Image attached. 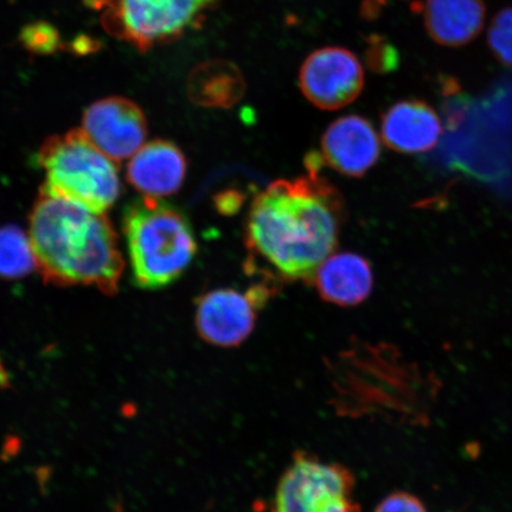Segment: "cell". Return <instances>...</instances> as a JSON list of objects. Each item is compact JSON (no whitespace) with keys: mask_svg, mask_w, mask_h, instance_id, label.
<instances>
[{"mask_svg":"<svg viewBox=\"0 0 512 512\" xmlns=\"http://www.w3.org/2000/svg\"><path fill=\"white\" fill-rule=\"evenodd\" d=\"M381 134L390 150L406 155L430 152L444 134L443 121L427 102L409 99L396 102L383 113Z\"/></svg>","mask_w":512,"mask_h":512,"instance_id":"cell-11","label":"cell"},{"mask_svg":"<svg viewBox=\"0 0 512 512\" xmlns=\"http://www.w3.org/2000/svg\"><path fill=\"white\" fill-rule=\"evenodd\" d=\"M355 488L348 467L299 451L280 477L267 512H361Z\"/></svg>","mask_w":512,"mask_h":512,"instance_id":"cell-6","label":"cell"},{"mask_svg":"<svg viewBox=\"0 0 512 512\" xmlns=\"http://www.w3.org/2000/svg\"><path fill=\"white\" fill-rule=\"evenodd\" d=\"M299 85L305 98L320 110H341L361 95L363 67L348 49H318L307 57L300 69Z\"/></svg>","mask_w":512,"mask_h":512,"instance_id":"cell-8","label":"cell"},{"mask_svg":"<svg viewBox=\"0 0 512 512\" xmlns=\"http://www.w3.org/2000/svg\"><path fill=\"white\" fill-rule=\"evenodd\" d=\"M187 171V158L177 145L155 140L132 157L127 166V179L144 196L159 198L181 189Z\"/></svg>","mask_w":512,"mask_h":512,"instance_id":"cell-12","label":"cell"},{"mask_svg":"<svg viewBox=\"0 0 512 512\" xmlns=\"http://www.w3.org/2000/svg\"><path fill=\"white\" fill-rule=\"evenodd\" d=\"M21 42L32 53L47 55L59 47V32L46 22H35L21 32Z\"/></svg>","mask_w":512,"mask_h":512,"instance_id":"cell-18","label":"cell"},{"mask_svg":"<svg viewBox=\"0 0 512 512\" xmlns=\"http://www.w3.org/2000/svg\"><path fill=\"white\" fill-rule=\"evenodd\" d=\"M374 512H428L421 499L405 491H396L383 498Z\"/></svg>","mask_w":512,"mask_h":512,"instance_id":"cell-19","label":"cell"},{"mask_svg":"<svg viewBox=\"0 0 512 512\" xmlns=\"http://www.w3.org/2000/svg\"><path fill=\"white\" fill-rule=\"evenodd\" d=\"M492 54L504 66L512 67V8L499 11L488 31Z\"/></svg>","mask_w":512,"mask_h":512,"instance_id":"cell-17","label":"cell"},{"mask_svg":"<svg viewBox=\"0 0 512 512\" xmlns=\"http://www.w3.org/2000/svg\"><path fill=\"white\" fill-rule=\"evenodd\" d=\"M37 163L46 176L42 190L64 201L105 214L119 200L117 162L82 130L54 136L41 146Z\"/></svg>","mask_w":512,"mask_h":512,"instance_id":"cell-4","label":"cell"},{"mask_svg":"<svg viewBox=\"0 0 512 512\" xmlns=\"http://www.w3.org/2000/svg\"><path fill=\"white\" fill-rule=\"evenodd\" d=\"M35 268L36 259L29 236L16 226L0 228V279H21Z\"/></svg>","mask_w":512,"mask_h":512,"instance_id":"cell-16","label":"cell"},{"mask_svg":"<svg viewBox=\"0 0 512 512\" xmlns=\"http://www.w3.org/2000/svg\"><path fill=\"white\" fill-rule=\"evenodd\" d=\"M243 196L239 192L228 191L216 197L217 210L224 215H232L241 207Z\"/></svg>","mask_w":512,"mask_h":512,"instance_id":"cell-20","label":"cell"},{"mask_svg":"<svg viewBox=\"0 0 512 512\" xmlns=\"http://www.w3.org/2000/svg\"><path fill=\"white\" fill-rule=\"evenodd\" d=\"M6 386H8V374H6V371L2 366V362H0V387Z\"/></svg>","mask_w":512,"mask_h":512,"instance_id":"cell-21","label":"cell"},{"mask_svg":"<svg viewBox=\"0 0 512 512\" xmlns=\"http://www.w3.org/2000/svg\"><path fill=\"white\" fill-rule=\"evenodd\" d=\"M123 228L134 283L145 290L175 283L197 254L187 217L156 197L144 196L131 203Z\"/></svg>","mask_w":512,"mask_h":512,"instance_id":"cell-3","label":"cell"},{"mask_svg":"<svg viewBox=\"0 0 512 512\" xmlns=\"http://www.w3.org/2000/svg\"><path fill=\"white\" fill-rule=\"evenodd\" d=\"M247 83L241 69L227 60H210L191 70L189 99L195 105L228 110L243 99Z\"/></svg>","mask_w":512,"mask_h":512,"instance_id":"cell-15","label":"cell"},{"mask_svg":"<svg viewBox=\"0 0 512 512\" xmlns=\"http://www.w3.org/2000/svg\"><path fill=\"white\" fill-rule=\"evenodd\" d=\"M279 284L262 279L245 293L216 288L197 300L195 324L201 338L220 348H236L253 334L259 312L278 291Z\"/></svg>","mask_w":512,"mask_h":512,"instance_id":"cell-7","label":"cell"},{"mask_svg":"<svg viewBox=\"0 0 512 512\" xmlns=\"http://www.w3.org/2000/svg\"><path fill=\"white\" fill-rule=\"evenodd\" d=\"M309 175L280 179L252 203L246 224L247 273L279 285L311 284L335 251L344 220L341 194L319 175L323 163L307 156Z\"/></svg>","mask_w":512,"mask_h":512,"instance_id":"cell-1","label":"cell"},{"mask_svg":"<svg viewBox=\"0 0 512 512\" xmlns=\"http://www.w3.org/2000/svg\"><path fill=\"white\" fill-rule=\"evenodd\" d=\"M320 156L339 174L360 178L379 162L380 138L368 119L347 115L326 128Z\"/></svg>","mask_w":512,"mask_h":512,"instance_id":"cell-10","label":"cell"},{"mask_svg":"<svg viewBox=\"0 0 512 512\" xmlns=\"http://www.w3.org/2000/svg\"><path fill=\"white\" fill-rule=\"evenodd\" d=\"M29 238L36 267L56 286H94L118 291L124 270L118 235L105 214L41 189L30 214Z\"/></svg>","mask_w":512,"mask_h":512,"instance_id":"cell-2","label":"cell"},{"mask_svg":"<svg viewBox=\"0 0 512 512\" xmlns=\"http://www.w3.org/2000/svg\"><path fill=\"white\" fill-rule=\"evenodd\" d=\"M82 131L106 156L120 162L133 157L144 146L147 121L133 101L111 96L87 108Z\"/></svg>","mask_w":512,"mask_h":512,"instance_id":"cell-9","label":"cell"},{"mask_svg":"<svg viewBox=\"0 0 512 512\" xmlns=\"http://www.w3.org/2000/svg\"><path fill=\"white\" fill-rule=\"evenodd\" d=\"M326 303L342 307L360 305L374 287L370 262L355 253L330 255L319 266L312 281Z\"/></svg>","mask_w":512,"mask_h":512,"instance_id":"cell-13","label":"cell"},{"mask_svg":"<svg viewBox=\"0 0 512 512\" xmlns=\"http://www.w3.org/2000/svg\"><path fill=\"white\" fill-rule=\"evenodd\" d=\"M217 0H85L102 27L142 53L178 40Z\"/></svg>","mask_w":512,"mask_h":512,"instance_id":"cell-5","label":"cell"},{"mask_svg":"<svg viewBox=\"0 0 512 512\" xmlns=\"http://www.w3.org/2000/svg\"><path fill=\"white\" fill-rule=\"evenodd\" d=\"M483 0H426L424 21L428 35L441 47L459 48L479 36L485 23Z\"/></svg>","mask_w":512,"mask_h":512,"instance_id":"cell-14","label":"cell"}]
</instances>
